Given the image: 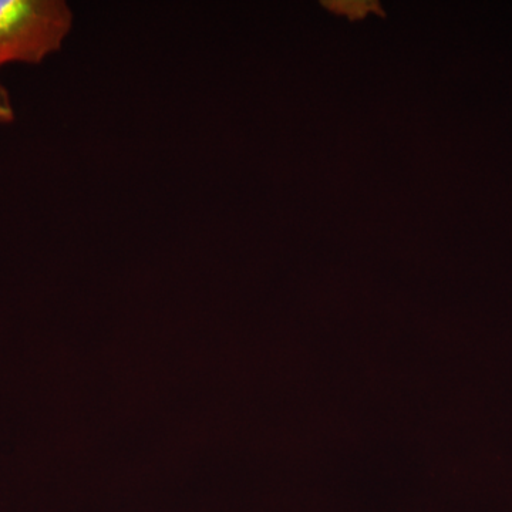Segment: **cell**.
I'll list each match as a JSON object with an SVG mask.
<instances>
[{"mask_svg": "<svg viewBox=\"0 0 512 512\" xmlns=\"http://www.w3.org/2000/svg\"><path fill=\"white\" fill-rule=\"evenodd\" d=\"M72 26L63 0H0V67L42 63L60 50Z\"/></svg>", "mask_w": 512, "mask_h": 512, "instance_id": "6da1fadb", "label": "cell"}, {"mask_svg": "<svg viewBox=\"0 0 512 512\" xmlns=\"http://www.w3.org/2000/svg\"><path fill=\"white\" fill-rule=\"evenodd\" d=\"M13 119H15V113H13L8 90L0 83V124H8Z\"/></svg>", "mask_w": 512, "mask_h": 512, "instance_id": "7a4b0ae2", "label": "cell"}]
</instances>
